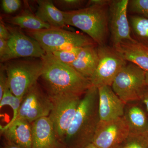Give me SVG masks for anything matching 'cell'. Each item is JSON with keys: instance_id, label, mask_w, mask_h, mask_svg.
<instances>
[{"instance_id": "7a4b0ae2", "label": "cell", "mask_w": 148, "mask_h": 148, "mask_svg": "<svg viewBox=\"0 0 148 148\" xmlns=\"http://www.w3.org/2000/svg\"><path fill=\"white\" fill-rule=\"evenodd\" d=\"M42 79L49 96L74 95L81 96L91 86L90 80L83 76L69 64L47 53L42 57Z\"/></svg>"}, {"instance_id": "f546056e", "label": "cell", "mask_w": 148, "mask_h": 148, "mask_svg": "<svg viewBox=\"0 0 148 148\" xmlns=\"http://www.w3.org/2000/svg\"><path fill=\"white\" fill-rule=\"evenodd\" d=\"M10 34L5 24L1 21L0 23V38L8 40L9 38Z\"/></svg>"}, {"instance_id": "5bb4252c", "label": "cell", "mask_w": 148, "mask_h": 148, "mask_svg": "<svg viewBox=\"0 0 148 148\" xmlns=\"http://www.w3.org/2000/svg\"><path fill=\"white\" fill-rule=\"evenodd\" d=\"M32 148H64L56 135L49 117H45L32 123Z\"/></svg>"}, {"instance_id": "9c48e42d", "label": "cell", "mask_w": 148, "mask_h": 148, "mask_svg": "<svg viewBox=\"0 0 148 148\" xmlns=\"http://www.w3.org/2000/svg\"><path fill=\"white\" fill-rule=\"evenodd\" d=\"M52 108L53 103L50 97L45 94L37 83L22 98L16 119L32 123L40 118L48 117Z\"/></svg>"}, {"instance_id": "ba28073f", "label": "cell", "mask_w": 148, "mask_h": 148, "mask_svg": "<svg viewBox=\"0 0 148 148\" xmlns=\"http://www.w3.org/2000/svg\"><path fill=\"white\" fill-rule=\"evenodd\" d=\"M53 108L49 118L57 138L61 144L79 106L81 96L65 95L49 96Z\"/></svg>"}, {"instance_id": "d4e9b609", "label": "cell", "mask_w": 148, "mask_h": 148, "mask_svg": "<svg viewBox=\"0 0 148 148\" xmlns=\"http://www.w3.org/2000/svg\"><path fill=\"white\" fill-rule=\"evenodd\" d=\"M128 10L135 15L148 18V0L129 1Z\"/></svg>"}, {"instance_id": "4fadbf2b", "label": "cell", "mask_w": 148, "mask_h": 148, "mask_svg": "<svg viewBox=\"0 0 148 148\" xmlns=\"http://www.w3.org/2000/svg\"><path fill=\"white\" fill-rule=\"evenodd\" d=\"M100 121H109L124 116L126 104L114 92L111 86L98 88Z\"/></svg>"}, {"instance_id": "836d02e7", "label": "cell", "mask_w": 148, "mask_h": 148, "mask_svg": "<svg viewBox=\"0 0 148 148\" xmlns=\"http://www.w3.org/2000/svg\"><path fill=\"white\" fill-rule=\"evenodd\" d=\"M84 148H97V147H96L95 145H93L92 143H91V144H89V145H88L87 146H86V147H85Z\"/></svg>"}, {"instance_id": "8992f818", "label": "cell", "mask_w": 148, "mask_h": 148, "mask_svg": "<svg viewBox=\"0 0 148 148\" xmlns=\"http://www.w3.org/2000/svg\"><path fill=\"white\" fill-rule=\"evenodd\" d=\"M146 73L130 63L121 69L112 85L114 92L126 105L141 101L146 84Z\"/></svg>"}, {"instance_id": "d6a6232c", "label": "cell", "mask_w": 148, "mask_h": 148, "mask_svg": "<svg viewBox=\"0 0 148 148\" xmlns=\"http://www.w3.org/2000/svg\"><path fill=\"white\" fill-rule=\"evenodd\" d=\"M2 147L3 148H21L7 140L5 141L3 146Z\"/></svg>"}, {"instance_id": "44dd1931", "label": "cell", "mask_w": 148, "mask_h": 148, "mask_svg": "<svg viewBox=\"0 0 148 148\" xmlns=\"http://www.w3.org/2000/svg\"><path fill=\"white\" fill-rule=\"evenodd\" d=\"M128 19L134 38L148 48V18L134 15Z\"/></svg>"}, {"instance_id": "30bf717a", "label": "cell", "mask_w": 148, "mask_h": 148, "mask_svg": "<svg viewBox=\"0 0 148 148\" xmlns=\"http://www.w3.org/2000/svg\"><path fill=\"white\" fill-rule=\"evenodd\" d=\"M129 134L123 116L109 121H100L92 143L98 148H117Z\"/></svg>"}, {"instance_id": "ac0fdd59", "label": "cell", "mask_w": 148, "mask_h": 148, "mask_svg": "<svg viewBox=\"0 0 148 148\" xmlns=\"http://www.w3.org/2000/svg\"><path fill=\"white\" fill-rule=\"evenodd\" d=\"M38 8L35 15L51 27L62 28L66 27L64 12L58 8L50 0L37 1Z\"/></svg>"}, {"instance_id": "f1b7e54d", "label": "cell", "mask_w": 148, "mask_h": 148, "mask_svg": "<svg viewBox=\"0 0 148 148\" xmlns=\"http://www.w3.org/2000/svg\"><path fill=\"white\" fill-rule=\"evenodd\" d=\"M8 86V78L4 66L1 67L0 71V100Z\"/></svg>"}, {"instance_id": "52a82bcc", "label": "cell", "mask_w": 148, "mask_h": 148, "mask_svg": "<svg viewBox=\"0 0 148 148\" xmlns=\"http://www.w3.org/2000/svg\"><path fill=\"white\" fill-rule=\"evenodd\" d=\"M97 49L99 62L90 78V82L92 86L97 88L105 86H111L127 62L113 46H98Z\"/></svg>"}, {"instance_id": "1f68e13d", "label": "cell", "mask_w": 148, "mask_h": 148, "mask_svg": "<svg viewBox=\"0 0 148 148\" xmlns=\"http://www.w3.org/2000/svg\"><path fill=\"white\" fill-rule=\"evenodd\" d=\"M141 101L145 106L146 110L148 112V86H146L143 91L141 97Z\"/></svg>"}, {"instance_id": "5b68a950", "label": "cell", "mask_w": 148, "mask_h": 148, "mask_svg": "<svg viewBox=\"0 0 148 148\" xmlns=\"http://www.w3.org/2000/svg\"><path fill=\"white\" fill-rule=\"evenodd\" d=\"M27 32L28 36L36 40L47 53L96 44L86 35L62 28L51 27L37 31L27 30Z\"/></svg>"}, {"instance_id": "7c38bea8", "label": "cell", "mask_w": 148, "mask_h": 148, "mask_svg": "<svg viewBox=\"0 0 148 148\" xmlns=\"http://www.w3.org/2000/svg\"><path fill=\"white\" fill-rule=\"evenodd\" d=\"M10 34L8 40L12 60L20 58H41L46 53L36 40L25 35L21 29L6 25Z\"/></svg>"}, {"instance_id": "d590c367", "label": "cell", "mask_w": 148, "mask_h": 148, "mask_svg": "<svg viewBox=\"0 0 148 148\" xmlns=\"http://www.w3.org/2000/svg\"><path fill=\"white\" fill-rule=\"evenodd\" d=\"M1 148H3V147H2H2H1Z\"/></svg>"}, {"instance_id": "e0dca14e", "label": "cell", "mask_w": 148, "mask_h": 148, "mask_svg": "<svg viewBox=\"0 0 148 148\" xmlns=\"http://www.w3.org/2000/svg\"><path fill=\"white\" fill-rule=\"evenodd\" d=\"M99 62L97 47L95 45L83 47L76 60L70 66L83 76L90 80Z\"/></svg>"}, {"instance_id": "9a60e30c", "label": "cell", "mask_w": 148, "mask_h": 148, "mask_svg": "<svg viewBox=\"0 0 148 148\" xmlns=\"http://www.w3.org/2000/svg\"><path fill=\"white\" fill-rule=\"evenodd\" d=\"M0 129L5 140L21 148H32V123L23 120L16 119L5 126H1Z\"/></svg>"}, {"instance_id": "277c9868", "label": "cell", "mask_w": 148, "mask_h": 148, "mask_svg": "<svg viewBox=\"0 0 148 148\" xmlns=\"http://www.w3.org/2000/svg\"><path fill=\"white\" fill-rule=\"evenodd\" d=\"M4 67L8 88L15 96L22 99L40 77L43 64L41 58L18 60L9 61Z\"/></svg>"}, {"instance_id": "603a6c76", "label": "cell", "mask_w": 148, "mask_h": 148, "mask_svg": "<svg viewBox=\"0 0 148 148\" xmlns=\"http://www.w3.org/2000/svg\"><path fill=\"white\" fill-rule=\"evenodd\" d=\"M120 148H148V132L130 134Z\"/></svg>"}, {"instance_id": "8fae6325", "label": "cell", "mask_w": 148, "mask_h": 148, "mask_svg": "<svg viewBox=\"0 0 148 148\" xmlns=\"http://www.w3.org/2000/svg\"><path fill=\"white\" fill-rule=\"evenodd\" d=\"M128 0L112 1L109 6V31L112 46L123 42L134 40L127 18Z\"/></svg>"}, {"instance_id": "83f0119b", "label": "cell", "mask_w": 148, "mask_h": 148, "mask_svg": "<svg viewBox=\"0 0 148 148\" xmlns=\"http://www.w3.org/2000/svg\"><path fill=\"white\" fill-rule=\"evenodd\" d=\"M1 1L3 10L6 13L15 12L21 5V1L20 0H3Z\"/></svg>"}, {"instance_id": "4dcf8cb0", "label": "cell", "mask_w": 148, "mask_h": 148, "mask_svg": "<svg viewBox=\"0 0 148 148\" xmlns=\"http://www.w3.org/2000/svg\"><path fill=\"white\" fill-rule=\"evenodd\" d=\"M112 1L109 0H90L88 1V6L97 5L101 6H109Z\"/></svg>"}, {"instance_id": "74e56055", "label": "cell", "mask_w": 148, "mask_h": 148, "mask_svg": "<svg viewBox=\"0 0 148 148\" xmlns=\"http://www.w3.org/2000/svg\"></svg>"}, {"instance_id": "ffe728a7", "label": "cell", "mask_w": 148, "mask_h": 148, "mask_svg": "<svg viewBox=\"0 0 148 148\" xmlns=\"http://www.w3.org/2000/svg\"><path fill=\"white\" fill-rule=\"evenodd\" d=\"M6 21L9 24L28 30L37 31L51 27L49 24L41 21L36 15L28 12L17 16L7 18Z\"/></svg>"}, {"instance_id": "484cf974", "label": "cell", "mask_w": 148, "mask_h": 148, "mask_svg": "<svg viewBox=\"0 0 148 148\" xmlns=\"http://www.w3.org/2000/svg\"><path fill=\"white\" fill-rule=\"evenodd\" d=\"M55 5L59 8L68 10L67 11L79 9L85 2L82 0H56L53 2Z\"/></svg>"}, {"instance_id": "7402d4cb", "label": "cell", "mask_w": 148, "mask_h": 148, "mask_svg": "<svg viewBox=\"0 0 148 148\" xmlns=\"http://www.w3.org/2000/svg\"><path fill=\"white\" fill-rule=\"evenodd\" d=\"M22 99L15 96L8 87L6 88L1 99L0 100V108L4 106H9L13 112V117L10 122H12L16 119Z\"/></svg>"}, {"instance_id": "cb8c5ba5", "label": "cell", "mask_w": 148, "mask_h": 148, "mask_svg": "<svg viewBox=\"0 0 148 148\" xmlns=\"http://www.w3.org/2000/svg\"><path fill=\"white\" fill-rule=\"evenodd\" d=\"M83 47H71L54 51L52 53L59 61L70 65L76 60Z\"/></svg>"}, {"instance_id": "6da1fadb", "label": "cell", "mask_w": 148, "mask_h": 148, "mask_svg": "<svg viewBox=\"0 0 148 148\" xmlns=\"http://www.w3.org/2000/svg\"><path fill=\"white\" fill-rule=\"evenodd\" d=\"M98 88L92 86L79 106L61 144L64 148H84L92 143L99 122Z\"/></svg>"}, {"instance_id": "2e32d148", "label": "cell", "mask_w": 148, "mask_h": 148, "mask_svg": "<svg viewBox=\"0 0 148 148\" xmlns=\"http://www.w3.org/2000/svg\"><path fill=\"white\" fill-rule=\"evenodd\" d=\"M114 47L126 62L135 64L148 73L147 48L135 40L123 42Z\"/></svg>"}, {"instance_id": "e575fe53", "label": "cell", "mask_w": 148, "mask_h": 148, "mask_svg": "<svg viewBox=\"0 0 148 148\" xmlns=\"http://www.w3.org/2000/svg\"><path fill=\"white\" fill-rule=\"evenodd\" d=\"M146 85L148 86V73H146Z\"/></svg>"}, {"instance_id": "8d00e7d4", "label": "cell", "mask_w": 148, "mask_h": 148, "mask_svg": "<svg viewBox=\"0 0 148 148\" xmlns=\"http://www.w3.org/2000/svg\"><path fill=\"white\" fill-rule=\"evenodd\" d=\"M117 148H120V147H118Z\"/></svg>"}, {"instance_id": "d6986e66", "label": "cell", "mask_w": 148, "mask_h": 148, "mask_svg": "<svg viewBox=\"0 0 148 148\" xmlns=\"http://www.w3.org/2000/svg\"><path fill=\"white\" fill-rule=\"evenodd\" d=\"M130 134L148 132V119L143 109L137 105L125 106L124 116Z\"/></svg>"}, {"instance_id": "3957f363", "label": "cell", "mask_w": 148, "mask_h": 148, "mask_svg": "<svg viewBox=\"0 0 148 148\" xmlns=\"http://www.w3.org/2000/svg\"><path fill=\"white\" fill-rule=\"evenodd\" d=\"M63 12L66 25L80 29L98 46L105 45L109 32V6H88Z\"/></svg>"}, {"instance_id": "4316f807", "label": "cell", "mask_w": 148, "mask_h": 148, "mask_svg": "<svg viewBox=\"0 0 148 148\" xmlns=\"http://www.w3.org/2000/svg\"><path fill=\"white\" fill-rule=\"evenodd\" d=\"M12 60L11 51L6 40L0 38V60L1 62Z\"/></svg>"}]
</instances>
